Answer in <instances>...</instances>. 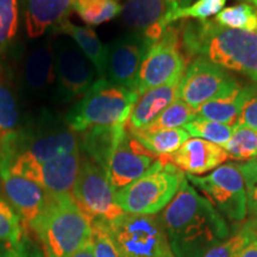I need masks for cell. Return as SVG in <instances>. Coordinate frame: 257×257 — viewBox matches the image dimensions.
Here are the masks:
<instances>
[{
    "instance_id": "obj_1",
    "label": "cell",
    "mask_w": 257,
    "mask_h": 257,
    "mask_svg": "<svg viewBox=\"0 0 257 257\" xmlns=\"http://www.w3.org/2000/svg\"><path fill=\"white\" fill-rule=\"evenodd\" d=\"M160 217L175 257H202L230 234L219 211L189 185L186 175Z\"/></svg>"
},
{
    "instance_id": "obj_2",
    "label": "cell",
    "mask_w": 257,
    "mask_h": 257,
    "mask_svg": "<svg viewBox=\"0 0 257 257\" xmlns=\"http://www.w3.org/2000/svg\"><path fill=\"white\" fill-rule=\"evenodd\" d=\"M181 41L188 62L204 57L257 81V32L221 27L214 21L185 22Z\"/></svg>"
},
{
    "instance_id": "obj_3",
    "label": "cell",
    "mask_w": 257,
    "mask_h": 257,
    "mask_svg": "<svg viewBox=\"0 0 257 257\" xmlns=\"http://www.w3.org/2000/svg\"><path fill=\"white\" fill-rule=\"evenodd\" d=\"M29 229L37 236L46 257H72L92 239V219L72 193H51L44 211Z\"/></svg>"
},
{
    "instance_id": "obj_4",
    "label": "cell",
    "mask_w": 257,
    "mask_h": 257,
    "mask_svg": "<svg viewBox=\"0 0 257 257\" xmlns=\"http://www.w3.org/2000/svg\"><path fill=\"white\" fill-rule=\"evenodd\" d=\"M76 149L79 138L66 120L43 111L24 128L0 138V165L15 157L44 163Z\"/></svg>"
},
{
    "instance_id": "obj_5",
    "label": "cell",
    "mask_w": 257,
    "mask_h": 257,
    "mask_svg": "<svg viewBox=\"0 0 257 257\" xmlns=\"http://www.w3.org/2000/svg\"><path fill=\"white\" fill-rule=\"evenodd\" d=\"M140 98L136 92L99 78L70 108L64 120L74 133L93 126L124 124Z\"/></svg>"
},
{
    "instance_id": "obj_6",
    "label": "cell",
    "mask_w": 257,
    "mask_h": 257,
    "mask_svg": "<svg viewBox=\"0 0 257 257\" xmlns=\"http://www.w3.org/2000/svg\"><path fill=\"white\" fill-rule=\"evenodd\" d=\"M184 179V172L167 155L160 156L146 175L114 193L115 202L125 213L156 214L175 197Z\"/></svg>"
},
{
    "instance_id": "obj_7",
    "label": "cell",
    "mask_w": 257,
    "mask_h": 257,
    "mask_svg": "<svg viewBox=\"0 0 257 257\" xmlns=\"http://www.w3.org/2000/svg\"><path fill=\"white\" fill-rule=\"evenodd\" d=\"M107 227L121 257H175L160 216L124 213Z\"/></svg>"
},
{
    "instance_id": "obj_8",
    "label": "cell",
    "mask_w": 257,
    "mask_h": 257,
    "mask_svg": "<svg viewBox=\"0 0 257 257\" xmlns=\"http://www.w3.org/2000/svg\"><path fill=\"white\" fill-rule=\"evenodd\" d=\"M188 63L182 48L181 25L170 24L144 56L137 78V94L182 79Z\"/></svg>"
},
{
    "instance_id": "obj_9",
    "label": "cell",
    "mask_w": 257,
    "mask_h": 257,
    "mask_svg": "<svg viewBox=\"0 0 257 257\" xmlns=\"http://www.w3.org/2000/svg\"><path fill=\"white\" fill-rule=\"evenodd\" d=\"M55 61V101L67 104L85 94L96 80L98 72L75 42L60 37L53 43Z\"/></svg>"
},
{
    "instance_id": "obj_10",
    "label": "cell",
    "mask_w": 257,
    "mask_h": 257,
    "mask_svg": "<svg viewBox=\"0 0 257 257\" xmlns=\"http://www.w3.org/2000/svg\"><path fill=\"white\" fill-rule=\"evenodd\" d=\"M186 179L206 195L218 211L230 220L239 223L248 213V200L243 176L238 165L219 166L210 175L186 174Z\"/></svg>"
},
{
    "instance_id": "obj_11",
    "label": "cell",
    "mask_w": 257,
    "mask_h": 257,
    "mask_svg": "<svg viewBox=\"0 0 257 257\" xmlns=\"http://www.w3.org/2000/svg\"><path fill=\"white\" fill-rule=\"evenodd\" d=\"M72 195L79 207L91 219L110 223L125 213L115 202L114 191L106 172L87 156L80 159L79 173Z\"/></svg>"
},
{
    "instance_id": "obj_12",
    "label": "cell",
    "mask_w": 257,
    "mask_h": 257,
    "mask_svg": "<svg viewBox=\"0 0 257 257\" xmlns=\"http://www.w3.org/2000/svg\"><path fill=\"white\" fill-rule=\"evenodd\" d=\"M80 159V149L44 163L25 157H15L0 165V173L6 172L31 180L54 194H66L70 193L75 184Z\"/></svg>"
},
{
    "instance_id": "obj_13",
    "label": "cell",
    "mask_w": 257,
    "mask_h": 257,
    "mask_svg": "<svg viewBox=\"0 0 257 257\" xmlns=\"http://www.w3.org/2000/svg\"><path fill=\"white\" fill-rule=\"evenodd\" d=\"M238 85L224 68L204 57H197L188 64L182 76L178 99L197 110L200 105Z\"/></svg>"
},
{
    "instance_id": "obj_14",
    "label": "cell",
    "mask_w": 257,
    "mask_h": 257,
    "mask_svg": "<svg viewBox=\"0 0 257 257\" xmlns=\"http://www.w3.org/2000/svg\"><path fill=\"white\" fill-rule=\"evenodd\" d=\"M160 159L130 131L117 144L106 167V174L114 193L146 175Z\"/></svg>"
},
{
    "instance_id": "obj_15",
    "label": "cell",
    "mask_w": 257,
    "mask_h": 257,
    "mask_svg": "<svg viewBox=\"0 0 257 257\" xmlns=\"http://www.w3.org/2000/svg\"><path fill=\"white\" fill-rule=\"evenodd\" d=\"M150 46L149 42L135 34L114 40L107 46L106 79L114 85L136 92L141 64Z\"/></svg>"
},
{
    "instance_id": "obj_16",
    "label": "cell",
    "mask_w": 257,
    "mask_h": 257,
    "mask_svg": "<svg viewBox=\"0 0 257 257\" xmlns=\"http://www.w3.org/2000/svg\"><path fill=\"white\" fill-rule=\"evenodd\" d=\"M0 181L5 200L19 214L25 227H30L44 211L51 193L31 180L6 172L0 173Z\"/></svg>"
},
{
    "instance_id": "obj_17",
    "label": "cell",
    "mask_w": 257,
    "mask_h": 257,
    "mask_svg": "<svg viewBox=\"0 0 257 257\" xmlns=\"http://www.w3.org/2000/svg\"><path fill=\"white\" fill-rule=\"evenodd\" d=\"M21 87L32 98L46 95L56 82L53 43L46 40L29 49L21 70Z\"/></svg>"
},
{
    "instance_id": "obj_18",
    "label": "cell",
    "mask_w": 257,
    "mask_h": 257,
    "mask_svg": "<svg viewBox=\"0 0 257 257\" xmlns=\"http://www.w3.org/2000/svg\"><path fill=\"white\" fill-rule=\"evenodd\" d=\"M120 14L131 34L143 37L150 44L160 40L169 27L165 0H127Z\"/></svg>"
},
{
    "instance_id": "obj_19",
    "label": "cell",
    "mask_w": 257,
    "mask_h": 257,
    "mask_svg": "<svg viewBox=\"0 0 257 257\" xmlns=\"http://www.w3.org/2000/svg\"><path fill=\"white\" fill-rule=\"evenodd\" d=\"M167 157L182 172L195 176L218 168L229 159L220 146L200 138L187 140L174 154Z\"/></svg>"
},
{
    "instance_id": "obj_20",
    "label": "cell",
    "mask_w": 257,
    "mask_h": 257,
    "mask_svg": "<svg viewBox=\"0 0 257 257\" xmlns=\"http://www.w3.org/2000/svg\"><path fill=\"white\" fill-rule=\"evenodd\" d=\"M257 92V83L236 86L197 108V117L236 127L246 101Z\"/></svg>"
},
{
    "instance_id": "obj_21",
    "label": "cell",
    "mask_w": 257,
    "mask_h": 257,
    "mask_svg": "<svg viewBox=\"0 0 257 257\" xmlns=\"http://www.w3.org/2000/svg\"><path fill=\"white\" fill-rule=\"evenodd\" d=\"M180 82L181 79L152 88L140 95L125 124L127 130L136 131L149 126L172 102L178 99Z\"/></svg>"
},
{
    "instance_id": "obj_22",
    "label": "cell",
    "mask_w": 257,
    "mask_h": 257,
    "mask_svg": "<svg viewBox=\"0 0 257 257\" xmlns=\"http://www.w3.org/2000/svg\"><path fill=\"white\" fill-rule=\"evenodd\" d=\"M76 0H24V19L27 34L38 38L50 28L66 21L74 10Z\"/></svg>"
},
{
    "instance_id": "obj_23",
    "label": "cell",
    "mask_w": 257,
    "mask_h": 257,
    "mask_svg": "<svg viewBox=\"0 0 257 257\" xmlns=\"http://www.w3.org/2000/svg\"><path fill=\"white\" fill-rule=\"evenodd\" d=\"M125 124L93 126L80 133L79 149L106 172L107 162L126 133Z\"/></svg>"
},
{
    "instance_id": "obj_24",
    "label": "cell",
    "mask_w": 257,
    "mask_h": 257,
    "mask_svg": "<svg viewBox=\"0 0 257 257\" xmlns=\"http://www.w3.org/2000/svg\"><path fill=\"white\" fill-rule=\"evenodd\" d=\"M57 30L72 37V40L78 44L86 57L91 61L98 72L99 78H105L106 67H107L108 47L104 46L98 36L91 28H82L74 25L68 21L57 25Z\"/></svg>"
},
{
    "instance_id": "obj_25",
    "label": "cell",
    "mask_w": 257,
    "mask_h": 257,
    "mask_svg": "<svg viewBox=\"0 0 257 257\" xmlns=\"http://www.w3.org/2000/svg\"><path fill=\"white\" fill-rule=\"evenodd\" d=\"M130 133L150 152L159 156L172 155L186 141L189 140V134L184 127L163 128L154 133H146V131H130Z\"/></svg>"
},
{
    "instance_id": "obj_26",
    "label": "cell",
    "mask_w": 257,
    "mask_h": 257,
    "mask_svg": "<svg viewBox=\"0 0 257 257\" xmlns=\"http://www.w3.org/2000/svg\"><path fill=\"white\" fill-rule=\"evenodd\" d=\"M21 110L17 95L9 80L0 73V138L17 131Z\"/></svg>"
},
{
    "instance_id": "obj_27",
    "label": "cell",
    "mask_w": 257,
    "mask_h": 257,
    "mask_svg": "<svg viewBox=\"0 0 257 257\" xmlns=\"http://www.w3.org/2000/svg\"><path fill=\"white\" fill-rule=\"evenodd\" d=\"M221 148L229 159L244 162L257 160V131L246 126L234 127L229 142Z\"/></svg>"
},
{
    "instance_id": "obj_28",
    "label": "cell",
    "mask_w": 257,
    "mask_h": 257,
    "mask_svg": "<svg viewBox=\"0 0 257 257\" xmlns=\"http://www.w3.org/2000/svg\"><path fill=\"white\" fill-rule=\"evenodd\" d=\"M74 10L86 24L99 25L119 15L121 6L115 0H76Z\"/></svg>"
},
{
    "instance_id": "obj_29",
    "label": "cell",
    "mask_w": 257,
    "mask_h": 257,
    "mask_svg": "<svg viewBox=\"0 0 257 257\" xmlns=\"http://www.w3.org/2000/svg\"><path fill=\"white\" fill-rule=\"evenodd\" d=\"M197 117V110L193 108L180 99H176L172 102L165 111L161 113L149 126L136 131H146V133H154L163 128H179L184 127L185 124Z\"/></svg>"
},
{
    "instance_id": "obj_30",
    "label": "cell",
    "mask_w": 257,
    "mask_h": 257,
    "mask_svg": "<svg viewBox=\"0 0 257 257\" xmlns=\"http://www.w3.org/2000/svg\"><path fill=\"white\" fill-rule=\"evenodd\" d=\"M221 27L257 32V10L248 3L221 10L214 18Z\"/></svg>"
},
{
    "instance_id": "obj_31",
    "label": "cell",
    "mask_w": 257,
    "mask_h": 257,
    "mask_svg": "<svg viewBox=\"0 0 257 257\" xmlns=\"http://www.w3.org/2000/svg\"><path fill=\"white\" fill-rule=\"evenodd\" d=\"M184 128L189 134V136H194L207 142L214 143L217 146L223 147L229 142L232 136L234 127L227 125L217 123V121L204 119L201 117H195L194 119L184 125Z\"/></svg>"
},
{
    "instance_id": "obj_32",
    "label": "cell",
    "mask_w": 257,
    "mask_h": 257,
    "mask_svg": "<svg viewBox=\"0 0 257 257\" xmlns=\"http://www.w3.org/2000/svg\"><path fill=\"white\" fill-rule=\"evenodd\" d=\"M18 30V0H0V53L4 51Z\"/></svg>"
},
{
    "instance_id": "obj_33",
    "label": "cell",
    "mask_w": 257,
    "mask_h": 257,
    "mask_svg": "<svg viewBox=\"0 0 257 257\" xmlns=\"http://www.w3.org/2000/svg\"><path fill=\"white\" fill-rule=\"evenodd\" d=\"M25 233L22 218L5 199L0 198V240H17Z\"/></svg>"
},
{
    "instance_id": "obj_34",
    "label": "cell",
    "mask_w": 257,
    "mask_h": 257,
    "mask_svg": "<svg viewBox=\"0 0 257 257\" xmlns=\"http://www.w3.org/2000/svg\"><path fill=\"white\" fill-rule=\"evenodd\" d=\"M227 0H197L188 8L179 10L168 18L169 24L185 18H193L197 21H206L212 16H217L223 10Z\"/></svg>"
},
{
    "instance_id": "obj_35",
    "label": "cell",
    "mask_w": 257,
    "mask_h": 257,
    "mask_svg": "<svg viewBox=\"0 0 257 257\" xmlns=\"http://www.w3.org/2000/svg\"><path fill=\"white\" fill-rule=\"evenodd\" d=\"M92 245L94 257H121L108 231L107 221L92 219Z\"/></svg>"
},
{
    "instance_id": "obj_36",
    "label": "cell",
    "mask_w": 257,
    "mask_h": 257,
    "mask_svg": "<svg viewBox=\"0 0 257 257\" xmlns=\"http://www.w3.org/2000/svg\"><path fill=\"white\" fill-rule=\"evenodd\" d=\"M0 257H46L27 233L17 240H0Z\"/></svg>"
},
{
    "instance_id": "obj_37",
    "label": "cell",
    "mask_w": 257,
    "mask_h": 257,
    "mask_svg": "<svg viewBox=\"0 0 257 257\" xmlns=\"http://www.w3.org/2000/svg\"><path fill=\"white\" fill-rule=\"evenodd\" d=\"M246 189L248 210L257 223V160L238 165Z\"/></svg>"
},
{
    "instance_id": "obj_38",
    "label": "cell",
    "mask_w": 257,
    "mask_h": 257,
    "mask_svg": "<svg viewBox=\"0 0 257 257\" xmlns=\"http://www.w3.org/2000/svg\"><path fill=\"white\" fill-rule=\"evenodd\" d=\"M246 233H248V223L244 224L230 238L225 239L223 243L218 244L214 248L208 250L202 257H232L237 249L240 246V244L245 239Z\"/></svg>"
},
{
    "instance_id": "obj_39",
    "label": "cell",
    "mask_w": 257,
    "mask_h": 257,
    "mask_svg": "<svg viewBox=\"0 0 257 257\" xmlns=\"http://www.w3.org/2000/svg\"><path fill=\"white\" fill-rule=\"evenodd\" d=\"M232 257H257V223L248 221V233Z\"/></svg>"
},
{
    "instance_id": "obj_40",
    "label": "cell",
    "mask_w": 257,
    "mask_h": 257,
    "mask_svg": "<svg viewBox=\"0 0 257 257\" xmlns=\"http://www.w3.org/2000/svg\"><path fill=\"white\" fill-rule=\"evenodd\" d=\"M237 126H246L257 131V92L244 105Z\"/></svg>"
},
{
    "instance_id": "obj_41",
    "label": "cell",
    "mask_w": 257,
    "mask_h": 257,
    "mask_svg": "<svg viewBox=\"0 0 257 257\" xmlns=\"http://www.w3.org/2000/svg\"><path fill=\"white\" fill-rule=\"evenodd\" d=\"M165 2L167 5V10H168V14H167V22H168V18L170 16L174 15L176 11L186 9L188 8L189 5H192V0H165Z\"/></svg>"
},
{
    "instance_id": "obj_42",
    "label": "cell",
    "mask_w": 257,
    "mask_h": 257,
    "mask_svg": "<svg viewBox=\"0 0 257 257\" xmlns=\"http://www.w3.org/2000/svg\"><path fill=\"white\" fill-rule=\"evenodd\" d=\"M72 257H94V252H93V245H92V239L89 240L82 246L81 249L78 250Z\"/></svg>"
},
{
    "instance_id": "obj_43",
    "label": "cell",
    "mask_w": 257,
    "mask_h": 257,
    "mask_svg": "<svg viewBox=\"0 0 257 257\" xmlns=\"http://www.w3.org/2000/svg\"><path fill=\"white\" fill-rule=\"evenodd\" d=\"M242 2L248 3V4L253 6V8H255V9L257 10V0H242Z\"/></svg>"
}]
</instances>
